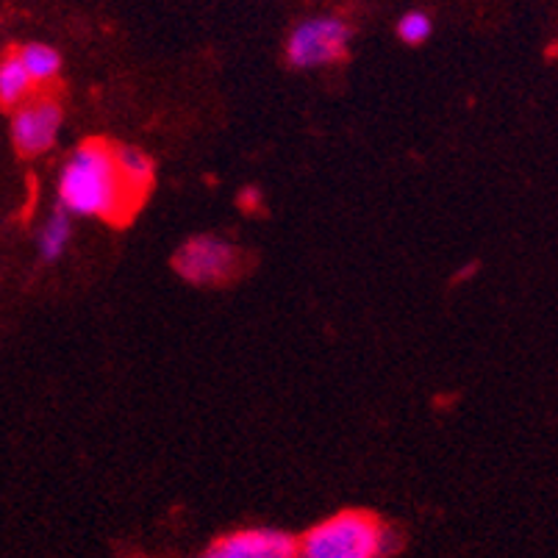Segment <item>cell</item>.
<instances>
[{"label": "cell", "instance_id": "1", "mask_svg": "<svg viewBox=\"0 0 558 558\" xmlns=\"http://www.w3.org/2000/svg\"><path fill=\"white\" fill-rule=\"evenodd\" d=\"M134 190L117 165V145L86 142L62 167L59 175V206L75 217L117 220L134 209Z\"/></svg>", "mask_w": 558, "mask_h": 558}, {"label": "cell", "instance_id": "2", "mask_svg": "<svg viewBox=\"0 0 558 558\" xmlns=\"http://www.w3.org/2000/svg\"><path fill=\"white\" fill-rule=\"evenodd\" d=\"M395 531L369 511H339L301 536V558H387Z\"/></svg>", "mask_w": 558, "mask_h": 558}, {"label": "cell", "instance_id": "3", "mask_svg": "<svg viewBox=\"0 0 558 558\" xmlns=\"http://www.w3.org/2000/svg\"><path fill=\"white\" fill-rule=\"evenodd\" d=\"M172 267L184 278L186 283L195 287H217L228 281L240 270V251L222 236H192L172 256Z\"/></svg>", "mask_w": 558, "mask_h": 558}, {"label": "cell", "instance_id": "4", "mask_svg": "<svg viewBox=\"0 0 558 558\" xmlns=\"http://www.w3.org/2000/svg\"><path fill=\"white\" fill-rule=\"evenodd\" d=\"M350 28L339 17H314L306 20L289 34L287 62L298 70L326 68L339 62L348 50Z\"/></svg>", "mask_w": 558, "mask_h": 558}, {"label": "cell", "instance_id": "5", "mask_svg": "<svg viewBox=\"0 0 558 558\" xmlns=\"http://www.w3.org/2000/svg\"><path fill=\"white\" fill-rule=\"evenodd\" d=\"M62 120L64 111L53 98H34L20 104L12 114V142L17 154L25 159L48 154L56 145Z\"/></svg>", "mask_w": 558, "mask_h": 558}, {"label": "cell", "instance_id": "6", "mask_svg": "<svg viewBox=\"0 0 558 558\" xmlns=\"http://www.w3.org/2000/svg\"><path fill=\"white\" fill-rule=\"evenodd\" d=\"M203 558H301V539L278 527H240L220 536Z\"/></svg>", "mask_w": 558, "mask_h": 558}, {"label": "cell", "instance_id": "7", "mask_svg": "<svg viewBox=\"0 0 558 558\" xmlns=\"http://www.w3.org/2000/svg\"><path fill=\"white\" fill-rule=\"evenodd\" d=\"M34 78L28 75V70L23 68L20 62V56H7L3 62H0V100L7 109H17L20 104H25V98L32 95L34 89Z\"/></svg>", "mask_w": 558, "mask_h": 558}, {"label": "cell", "instance_id": "8", "mask_svg": "<svg viewBox=\"0 0 558 558\" xmlns=\"http://www.w3.org/2000/svg\"><path fill=\"white\" fill-rule=\"evenodd\" d=\"M70 211L68 209H59L53 211V215L45 220V226L39 228V240H37V247H39V256L45 258V262H56V258H62L64 251H68L70 245V233H73V226H70Z\"/></svg>", "mask_w": 558, "mask_h": 558}, {"label": "cell", "instance_id": "9", "mask_svg": "<svg viewBox=\"0 0 558 558\" xmlns=\"http://www.w3.org/2000/svg\"><path fill=\"white\" fill-rule=\"evenodd\" d=\"M20 62L28 70V75L34 78V84H48L59 75L62 70V53L45 43H28L17 50Z\"/></svg>", "mask_w": 558, "mask_h": 558}, {"label": "cell", "instance_id": "10", "mask_svg": "<svg viewBox=\"0 0 558 558\" xmlns=\"http://www.w3.org/2000/svg\"><path fill=\"white\" fill-rule=\"evenodd\" d=\"M117 165L123 170L125 181H129L131 190L136 195H145L154 184V161L142 154L140 148H131V145H117Z\"/></svg>", "mask_w": 558, "mask_h": 558}, {"label": "cell", "instance_id": "11", "mask_svg": "<svg viewBox=\"0 0 558 558\" xmlns=\"http://www.w3.org/2000/svg\"><path fill=\"white\" fill-rule=\"evenodd\" d=\"M430 17L425 12H409L400 17L398 23V37L403 39L405 45H423L425 39L430 37Z\"/></svg>", "mask_w": 558, "mask_h": 558}, {"label": "cell", "instance_id": "12", "mask_svg": "<svg viewBox=\"0 0 558 558\" xmlns=\"http://www.w3.org/2000/svg\"><path fill=\"white\" fill-rule=\"evenodd\" d=\"M258 201H262V195H258V190H247L245 195L240 197V203H242V206H247V209H253V206H256Z\"/></svg>", "mask_w": 558, "mask_h": 558}, {"label": "cell", "instance_id": "13", "mask_svg": "<svg viewBox=\"0 0 558 558\" xmlns=\"http://www.w3.org/2000/svg\"><path fill=\"white\" fill-rule=\"evenodd\" d=\"M201 558H203V556H201Z\"/></svg>", "mask_w": 558, "mask_h": 558}]
</instances>
